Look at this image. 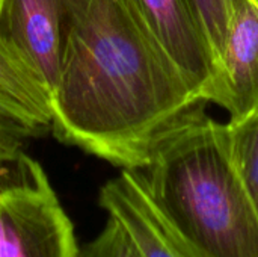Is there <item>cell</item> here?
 Wrapping results in <instances>:
<instances>
[{
  "label": "cell",
  "instance_id": "obj_1",
  "mask_svg": "<svg viewBox=\"0 0 258 257\" xmlns=\"http://www.w3.org/2000/svg\"><path fill=\"white\" fill-rule=\"evenodd\" d=\"M48 105L60 141L121 170H144L209 101L130 0H80Z\"/></svg>",
  "mask_w": 258,
  "mask_h": 257
},
{
  "label": "cell",
  "instance_id": "obj_2",
  "mask_svg": "<svg viewBox=\"0 0 258 257\" xmlns=\"http://www.w3.org/2000/svg\"><path fill=\"white\" fill-rule=\"evenodd\" d=\"M141 173L189 257H258V209L234 164L228 124L198 117Z\"/></svg>",
  "mask_w": 258,
  "mask_h": 257
},
{
  "label": "cell",
  "instance_id": "obj_3",
  "mask_svg": "<svg viewBox=\"0 0 258 257\" xmlns=\"http://www.w3.org/2000/svg\"><path fill=\"white\" fill-rule=\"evenodd\" d=\"M74 226L44 168L23 150L0 159V257H79Z\"/></svg>",
  "mask_w": 258,
  "mask_h": 257
},
{
  "label": "cell",
  "instance_id": "obj_4",
  "mask_svg": "<svg viewBox=\"0 0 258 257\" xmlns=\"http://www.w3.org/2000/svg\"><path fill=\"white\" fill-rule=\"evenodd\" d=\"M80 0H0V45L50 98Z\"/></svg>",
  "mask_w": 258,
  "mask_h": 257
},
{
  "label": "cell",
  "instance_id": "obj_5",
  "mask_svg": "<svg viewBox=\"0 0 258 257\" xmlns=\"http://www.w3.org/2000/svg\"><path fill=\"white\" fill-rule=\"evenodd\" d=\"M130 2L200 95L215 103L218 65L194 0Z\"/></svg>",
  "mask_w": 258,
  "mask_h": 257
},
{
  "label": "cell",
  "instance_id": "obj_6",
  "mask_svg": "<svg viewBox=\"0 0 258 257\" xmlns=\"http://www.w3.org/2000/svg\"><path fill=\"white\" fill-rule=\"evenodd\" d=\"M98 204L124 229L139 257H189L156 206L141 170H122L106 182Z\"/></svg>",
  "mask_w": 258,
  "mask_h": 257
},
{
  "label": "cell",
  "instance_id": "obj_7",
  "mask_svg": "<svg viewBox=\"0 0 258 257\" xmlns=\"http://www.w3.org/2000/svg\"><path fill=\"white\" fill-rule=\"evenodd\" d=\"M215 103L230 120L258 112V0H234L221 55Z\"/></svg>",
  "mask_w": 258,
  "mask_h": 257
},
{
  "label": "cell",
  "instance_id": "obj_8",
  "mask_svg": "<svg viewBox=\"0 0 258 257\" xmlns=\"http://www.w3.org/2000/svg\"><path fill=\"white\" fill-rule=\"evenodd\" d=\"M50 129L24 103L0 85V159L20 150L27 139Z\"/></svg>",
  "mask_w": 258,
  "mask_h": 257
},
{
  "label": "cell",
  "instance_id": "obj_9",
  "mask_svg": "<svg viewBox=\"0 0 258 257\" xmlns=\"http://www.w3.org/2000/svg\"><path fill=\"white\" fill-rule=\"evenodd\" d=\"M227 124L234 164L258 209V112Z\"/></svg>",
  "mask_w": 258,
  "mask_h": 257
},
{
  "label": "cell",
  "instance_id": "obj_10",
  "mask_svg": "<svg viewBox=\"0 0 258 257\" xmlns=\"http://www.w3.org/2000/svg\"><path fill=\"white\" fill-rule=\"evenodd\" d=\"M0 85L24 103L42 123L50 127L51 115L47 95L8 56L0 45Z\"/></svg>",
  "mask_w": 258,
  "mask_h": 257
},
{
  "label": "cell",
  "instance_id": "obj_11",
  "mask_svg": "<svg viewBox=\"0 0 258 257\" xmlns=\"http://www.w3.org/2000/svg\"><path fill=\"white\" fill-rule=\"evenodd\" d=\"M79 257H139L124 229L110 217L103 230L80 248Z\"/></svg>",
  "mask_w": 258,
  "mask_h": 257
},
{
  "label": "cell",
  "instance_id": "obj_12",
  "mask_svg": "<svg viewBox=\"0 0 258 257\" xmlns=\"http://www.w3.org/2000/svg\"><path fill=\"white\" fill-rule=\"evenodd\" d=\"M234 0H194L195 9L201 18L203 27L213 50L216 65L221 55L224 36L231 15Z\"/></svg>",
  "mask_w": 258,
  "mask_h": 257
}]
</instances>
